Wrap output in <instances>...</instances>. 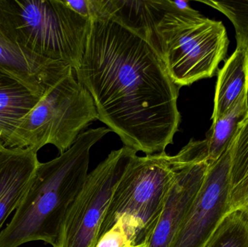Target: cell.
Instances as JSON below:
<instances>
[{
    "mask_svg": "<svg viewBox=\"0 0 248 247\" xmlns=\"http://www.w3.org/2000/svg\"><path fill=\"white\" fill-rule=\"evenodd\" d=\"M0 7L28 49L74 71L84 56L91 21L60 0H0Z\"/></svg>",
    "mask_w": 248,
    "mask_h": 247,
    "instance_id": "cell-6",
    "label": "cell"
},
{
    "mask_svg": "<svg viewBox=\"0 0 248 247\" xmlns=\"http://www.w3.org/2000/svg\"><path fill=\"white\" fill-rule=\"evenodd\" d=\"M206 247H248V210L236 209L230 212Z\"/></svg>",
    "mask_w": 248,
    "mask_h": 247,
    "instance_id": "cell-16",
    "label": "cell"
},
{
    "mask_svg": "<svg viewBox=\"0 0 248 247\" xmlns=\"http://www.w3.org/2000/svg\"><path fill=\"white\" fill-rule=\"evenodd\" d=\"M64 1L76 13L90 20L105 17L106 0H67Z\"/></svg>",
    "mask_w": 248,
    "mask_h": 247,
    "instance_id": "cell-18",
    "label": "cell"
},
{
    "mask_svg": "<svg viewBox=\"0 0 248 247\" xmlns=\"http://www.w3.org/2000/svg\"><path fill=\"white\" fill-rule=\"evenodd\" d=\"M74 71L68 64L46 59L28 49L0 7V72L43 97Z\"/></svg>",
    "mask_w": 248,
    "mask_h": 247,
    "instance_id": "cell-10",
    "label": "cell"
},
{
    "mask_svg": "<svg viewBox=\"0 0 248 247\" xmlns=\"http://www.w3.org/2000/svg\"><path fill=\"white\" fill-rule=\"evenodd\" d=\"M147 247V246H141V247Z\"/></svg>",
    "mask_w": 248,
    "mask_h": 247,
    "instance_id": "cell-19",
    "label": "cell"
},
{
    "mask_svg": "<svg viewBox=\"0 0 248 247\" xmlns=\"http://www.w3.org/2000/svg\"><path fill=\"white\" fill-rule=\"evenodd\" d=\"M231 155L232 210H248V113L230 146Z\"/></svg>",
    "mask_w": 248,
    "mask_h": 247,
    "instance_id": "cell-15",
    "label": "cell"
},
{
    "mask_svg": "<svg viewBox=\"0 0 248 247\" xmlns=\"http://www.w3.org/2000/svg\"><path fill=\"white\" fill-rule=\"evenodd\" d=\"M110 131L108 128L90 129L59 157L39 163L11 221L0 233V247L37 241L54 247L65 214L87 180L90 150Z\"/></svg>",
    "mask_w": 248,
    "mask_h": 247,
    "instance_id": "cell-2",
    "label": "cell"
},
{
    "mask_svg": "<svg viewBox=\"0 0 248 247\" xmlns=\"http://www.w3.org/2000/svg\"><path fill=\"white\" fill-rule=\"evenodd\" d=\"M42 97L0 72V141L4 143Z\"/></svg>",
    "mask_w": 248,
    "mask_h": 247,
    "instance_id": "cell-13",
    "label": "cell"
},
{
    "mask_svg": "<svg viewBox=\"0 0 248 247\" xmlns=\"http://www.w3.org/2000/svg\"><path fill=\"white\" fill-rule=\"evenodd\" d=\"M152 22L147 42L178 87L214 76L230 44L222 22L179 10L170 0L154 1Z\"/></svg>",
    "mask_w": 248,
    "mask_h": 247,
    "instance_id": "cell-3",
    "label": "cell"
},
{
    "mask_svg": "<svg viewBox=\"0 0 248 247\" xmlns=\"http://www.w3.org/2000/svg\"><path fill=\"white\" fill-rule=\"evenodd\" d=\"M181 162L157 226L147 247H170L179 233L211 164L198 141L191 139L180 151Z\"/></svg>",
    "mask_w": 248,
    "mask_h": 247,
    "instance_id": "cell-9",
    "label": "cell"
},
{
    "mask_svg": "<svg viewBox=\"0 0 248 247\" xmlns=\"http://www.w3.org/2000/svg\"><path fill=\"white\" fill-rule=\"evenodd\" d=\"M227 16L235 29L237 46L248 51V0L201 1Z\"/></svg>",
    "mask_w": 248,
    "mask_h": 247,
    "instance_id": "cell-17",
    "label": "cell"
},
{
    "mask_svg": "<svg viewBox=\"0 0 248 247\" xmlns=\"http://www.w3.org/2000/svg\"><path fill=\"white\" fill-rule=\"evenodd\" d=\"M90 21L74 72L93 97L99 120L136 152H166L180 124V87L141 36L108 17Z\"/></svg>",
    "mask_w": 248,
    "mask_h": 247,
    "instance_id": "cell-1",
    "label": "cell"
},
{
    "mask_svg": "<svg viewBox=\"0 0 248 247\" xmlns=\"http://www.w3.org/2000/svg\"><path fill=\"white\" fill-rule=\"evenodd\" d=\"M99 120L94 100L74 76V71L51 87L2 145L9 148L54 145L62 154L81 132Z\"/></svg>",
    "mask_w": 248,
    "mask_h": 247,
    "instance_id": "cell-5",
    "label": "cell"
},
{
    "mask_svg": "<svg viewBox=\"0 0 248 247\" xmlns=\"http://www.w3.org/2000/svg\"><path fill=\"white\" fill-rule=\"evenodd\" d=\"M137 152L126 146L112 151L88 174L65 214L53 247H96L113 191Z\"/></svg>",
    "mask_w": 248,
    "mask_h": 247,
    "instance_id": "cell-7",
    "label": "cell"
},
{
    "mask_svg": "<svg viewBox=\"0 0 248 247\" xmlns=\"http://www.w3.org/2000/svg\"><path fill=\"white\" fill-rule=\"evenodd\" d=\"M0 142H1V141H0Z\"/></svg>",
    "mask_w": 248,
    "mask_h": 247,
    "instance_id": "cell-20",
    "label": "cell"
},
{
    "mask_svg": "<svg viewBox=\"0 0 248 247\" xmlns=\"http://www.w3.org/2000/svg\"><path fill=\"white\" fill-rule=\"evenodd\" d=\"M34 148L6 147L0 142V233L31 185L39 162Z\"/></svg>",
    "mask_w": 248,
    "mask_h": 247,
    "instance_id": "cell-11",
    "label": "cell"
},
{
    "mask_svg": "<svg viewBox=\"0 0 248 247\" xmlns=\"http://www.w3.org/2000/svg\"><path fill=\"white\" fill-rule=\"evenodd\" d=\"M180 162L179 153L136 155L115 188L97 241L111 232L130 247L147 246Z\"/></svg>",
    "mask_w": 248,
    "mask_h": 247,
    "instance_id": "cell-4",
    "label": "cell"
},
{
    "mask_svg": "<svg viewBox=\"0 0 248 247\" xmlns=\"http://www.w3.org/2000/svg\"><path fill=\"white\" fill-rule=\"evenodd\" d=\"M230 149L211 164L203 184L170 247H206L232 211Z\"/></svg>",
    "mask_w": 248,
    "mask_h": 247,
    "instance_id": "cell-8",
    "label": "cell"
},
{
    "mask_svg": "<svg viewBox=\"0 0 248 247\" xmlns=\"http://www.w3.org/2000/svg\"><path fill=\"white\" fill-rule=\"evenodd\" d=\"M248 113V88L243 91L230 110L212 123L204 139L207 160L214 163L230 147L240 123Z\"/></svg>",
    "mask_w": 248,
    "mask_h": 247,
    "instance_id": "cell-14",
    "label": "cell"
},
{
    "mask_svg": "<svg viewBox=\"0 0 248 247\" xmlns=\"http://www.w3.org/2000/svg\"><path fill=\"white\" fill-rule=\"evenodd\" d=\"M248 88V51L237 46L218 71L216 87L213 123L221 118Z\"/></svg>",
    "mask_w": 248,
    "mask_h": 247,
    "instance_id": "cell-12",
    "label": "cell"
}]
</instances>
